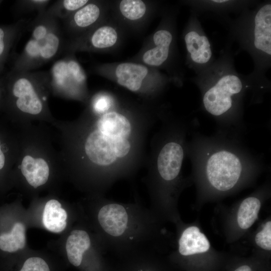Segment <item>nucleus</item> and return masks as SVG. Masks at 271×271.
<instances>
[{
	"label": "nucleus",
	"mask_w": 271,
	"mask_h": 271,
	"mask_svg": "<svg viewBox=\"0 0 271 271\" xmlns=\"http://www.w3.org/2000/svg\"><path fill=\"white\" fill-rule=\"evenodd\" d=\"M261 206L258 198L248 197L241 203L237 212V220L239 227L243 229L250 227L257 218Z\"/></svg>",
	"instance_id": "nucleus-17"
},
{
	"label": "nucleus",
	"mask_w": 271,
	"mask_h": 271,
	"mask_svg": "<svg viewBox=\"0 0 271 271\" xmlns=\"http://www.w3.org/2000/svg\"><path fill=\"white\" fill-rule=\"evenodd\" d=\"M33 2H37V3H43V2H46L47 1H33Z\"/></svg>",
	"instance_id": "nucleus-30"
},
{
	"label": "nucleus",
	"mask_w": 271,
	"mask_h": 271,
	"mask_svg": "<svg viewBox=\"0 0 271 271\" xmlns=\"http://www.w3.org/2000/svg\"><path fill=\"white\" fill-rule=\"evenodd\" d=\"M148 72L145 66L131 63H121L115 70L117 83L132 92L141 91Z\"/></svg>",
	"instance_id": "nucleus-14"
},
{
	"label": "nucleus",
	"mask_w": 271,
	"mask_h": 271,
	"mask_svg": "<svg viewBox=\"0 0 271 271\" xmlns=\"http://www.w3.org/2000/svg\"><path fill=\"white\" fill-rule=\"evenodd\" d=\"M234 271H252V269L248 265H243L239 266Z\"/></svg>",
	"instance_id": "nucleus-29"
},
{
	"label": "nucleus",
	"mask_w": 271,
	"mask_h": 271,
	"mask_svg": "<svg viewBox=\"0 0 271 271\" xmlns=\"http://www.w3.org/2000/svg\"><path fill=\"white\" fill-rule=\"evenodd\" d=\"M20 271H50L46 262L39 257L28 258Z\"/></svg>",
	"instance_id": "nucleus-23"
},
{
	"label": "nucleus",
	"mask_w": 271,
	"mask_h": 271,
	"mask_svg": "<svg viewBox=\"0 0 271 271\" xmlns=\"http://www.w3.org/2000/svg\"><path fill=\"white\" fill-rule=\"evenodd\" d=\"M122 15L130 20H138L144 16L146 11L145 3L140 0H123L119 4Z\"/></svg>",
	"instance_id": "nucleus-19"
},
{
	"label": "nucleus",
	"mask_w": 271,
	"mask_h": 271,
	"mask_svg": "<svg viewBox=\"0 0 271 271\" xmlns=\"http://www.w3.org/2000/svg\"><path fill=\"white\" fill-rule=\"evenodd\" d=\"M97 240H93L92 235L83 228H76L71 231L68 236L65 249L68 259L75 266H80L83 255Z\"/></svg>",
	"instance_id": "nucleus-12"
},
{
	"label": "nucleus",
	"mask_w": 271,
	"mask_h": 271,
	"mask_svg": "<svg viewBox=\"0 0 271 271\" xmlns=\"http://www.w3.org/2000/svg\"><path fill=\"white\" fill-rule=\"evenodd\" d=\"M6 163V157L2 149V145L0 140V170L5 166Z\"/></svg>",
	"instance_id": "nucleus-27"
},
{
	"label": "nucleus",
	"mask_w": 271,
	"mask_h": 271,
	"mask_svg": "<svg viewBox=\"0 0 271 271\" xmlns=\"http://www.w3.org/2000/svg\"><path fill=\"white\" fill-rule=\"evenodd\" d=\"M38 133L22 134V156L19 165L21 174L27 183L34 188L46 184L49 180L53 164L55 163L48 142Z\"/></svg>",
	"instance_id": "nucleus-7"
},
{
	"label": "nucleus",
	"mask_w": 271,
	"mask_h": 271,
	"mask_svg": "<svg viewBox=\"0 0 271 271\" xmlns=\"http://www.w3.org/2000/svg\"><path fill=\"white\" fill-rule=\"evenodd\" d=\"M161 125L154 134L145 164L144 179L153 213L162 202L177 193L180 182L189 126L182 118L162 115Z\"/></svg>",
	"instance_id": "nucleus-5"
},
{
	"label": "nucleus",
	"mask_w": 271,
	"mask_h": 271,
	"mask_svg": "<svg viewBox=\"0 0 271 271\" xmlns=\"http://www.w3.org/2000/svg\"><path fill=\"white\" fill-rule=\"evenodd\" d=\"M225 46L212 65L191 80L199 90L201 109L215 120L218 129L241 134L250 87L246 76L235 69L232 46Z\"/></svg>",
	"instance_id": "nucleus-3"
},
{
	"label": "nucleus",
	"mask_w": 271,
	"mask_h": 271,
	"mask_svg": "<svg viewBox=\"0 0 271 271\" xmlns=\"http://www.w3.org/2000/svg\"><path fill=\"white\" fill-rule=\"evenodd\" d=\"M93 196V225L103 249L122 253L149 249L157 232L156 216L138 203Z\"/></svg>",
	"instance_id": "nucleus-4"
},
{
	"label": "nucleus",
	"mask_w": 271,
	"mask_h": 271,
	"mask_svg": "<svg viewBox=\"0 0 271 271\" xmlns=\"http://www.w3.org/2000/svg\"><path fill=\"white\" fill-rule=\"evenodd\" d=\"M224 26L228 31L226 44L236 43L238 52L244 51L252 59L253 69L245 75L250 87L249 103H261L270 90L266 73L271 67V1H259Z\"/></svg>",
	"instance_id": "nucleus-6"
},
{
	"label": "nucleus",
	"mask_w": 271,
	"mask_h": 271,
	"mask_svg": "<svg viewBox=\"0 0 271 271\" xmlns=\"http://www.w3.org/2000/svg\"><path fill=\"white\" fill-rule=\"evenodd\" d=\"M47 30L44 26H37L34 30L33 33V37L35 40L40 41L43 39L47 35Z\"/></svg>",
	"instance_id": "nucleus-26"
},
{
	"label": "nucleus",
	"mask_w": 271,
	"mask_h": 271,
	"mask_svg": "<svg viewBox=\"0 0 271 271\" xmlns=\"http://www.w3.org/2000/svg\"><path fill=\"white\" fill-rule=\"evenodd\" d=\"M183 39L186 50V63L195 75L207 69L216 60L210 41L199 17L195 14H190Z\"/></svg>",
	"instance_id": "nucleus-8"
},
{
	"label": "nucleus",
	"mask_w": 271,
	"mask_h": 271,
	"mask_svg": "<svg viewBox=\"0 0 271 271\" xmlns=\"http://www.w3.org/2000/svg\"><path fill=\"white\" fill-rule=\"evenodd\" d=\"M99 15V8L93 4H90L78 10L75 13L74 19L78 26L86 27L94 23Z\"/></svg>",
	"instance_id": "nucleus-20"
},
{
	"label": "nucleus",
	"mask_w": 271,
	"mask_h": 271,
	"mask_svg": "<svg viewBox=\"0 0 271 271\" xmlns=\"http://www.w3.org/2000/svg\"><path fill=\"white\" fill-rule=\"evenodd\" d=\"M259 1L248 0H192L184 3L190 7L191 13L215 18L224 24L231 18V14L238 15L243 10L254 7Z\"/></svg>",
	"instance_id": "nucleus-9"
},
{
	"label": "nucleus",
	"mask_w": 271,
	"mask_h": 271,
	"mask_svg": "<svg viewBox=\"0 0 271 271\" xmlns=\"http://www.w3.org/2000/svg\"><path fill=\"white\" fill-rule=\"evenodd\" d=\"M114 107L63 125L64 164L92 195L137 174L145 163L148 133L161 116Z\"/></svg>",
	"instance_id": "nucleus-1"
},
{
	"label": "nucleus",
	"mask_w": 271,
	"mask_h": 271,
	"mask_svg": "<svg viewBox=\"0 0 271 271\" xmlns=\"http://www.w3.org/2000/svg\"><path fill=\"white\" fill-rule=\"evenodd\" d=\"M68 213L57 199H51L45 204L42 222L48 231L56 233L63 232L67 225Z\"/></svg>",
	"instance_id": "nucleus-15"
},
{
	"label": "nucleus",
	"mask_w": 271,
	"mask_h": 271,
	"mask_svg": "<svg viewBox=\"0 0 271 271\" xmlns=\"http://www.w3.org/2000/svg\"><path fill=\"white\" fill-rule=\"evenodd\" d=\"M256 244L261 248L271 249V221H267L262 229L257 233L255 237Z\"/></svg>",
	"instance_id": "nucleus-22"
},
{
	"label": "nucleus",
	"mask_w": 271,
	"mask_h": 271,
	"mask_svg": "<svg viewBox=\"0 0 271 271\" xmlns=\"http://www.w3.org/2000/svg\"><path fill=\"white\" fill-rule=\"evenodd\" d=\"M67 66L74 79L77 82H83L85 77L79 65L74 61H70Z\"/></svg>",
	"instance_id": "nucleus-24"
},
{
	"label": "nucleus",
	"mask_w": 271,
	"mask_h": 271,
	"mask_svg": "<svg viewBox=\"0 0 271 271\" xmlns=\"http://www.w3.org/2000/svg\"><path fill=\"white\" fill-rule=\"evenodd\" d=\"M173 39V33L168 29L156 31L153 37L155 47L144 53V62L153 66H161L166 63L169 59Z\"/></svg>",
	"instance_id": "nucleus-11"
},
{
	"label": "nucleus",
	"mask_w": 271,
	"mask_h": 271,
	"mask_svg": "<svg viewBox=\"0 0 271 271\" xmlns=\"http://www.w3.org/2000/svg\"><path fill=\"white\" fill-rule=\"evenodd\" d=\"M26 244V229L25 225L17 222L11 231L0 234V249L8 252H14L23 249Z\"/></svg>",
	"instance_id": "nucleus-16"
},
{
	"label": "nucleus",
	"mask_w": 271,
	"mask_h": 271,
	"mask_svg": "<svg viewBox=\"0 0 271 271\" xmlns=\"http://www.w3.org/2000/svg\"><path fill=\"white\" fill-rule=\"evenodd\" d=\"M87 0H65L63 2L64 7L69 11H74L85 5Z\"/></svg>",
	"instance_id": "nucleus-25"
},
{
	"label": "nucleus",
	"mask_w": 271,
	"mask_h": 271,
	"mask_svg": "<svg viewBox=\"0 0 271 271\" xmlns=\"http://www.w3.org/2000/svg\"><path fill=\"white\" fill-rule=\"evenodd\" d=\"M142 271H143V270L142 269Z\"/></svg>",
	"instance_id": "nucleus-31"
},
{
	"label": "nucleus",
	"mask_w": 271,
	"mask_h": 271,
	"mask_svg": "<svg viewBox=\"0 0 271 271\" xmlns=\"http://www.w3.org/2000/svg\"><path fill=\"white\" fill-rule=\"evenodd\" d=\"M210 243L199 228L192 226L186 228L178 240V251L183 256H188L207 251Z\"/></svg>",
	"instance_id": "nucleus-13"
},
{
	"label": "nucleus",
	"mask_w": 271,
	"mask_h": 271,
	"mask_svg": "<svg viewBox=\"0 0 271 271\" xmlns=\"http://www.w3.org/2000/svg\"><path fill=\"white\" fill-rule=\"evenodd\" d=\"M4 32L3 30L0 28V55H1L4 50L5 44L4 42Z\"/></svg>",
	"instance_id": "nucleus-28"
},
{
	"label": "nucleus",
	"mask_w": 271,
	"mask_h": 271,
	"mask_svg": "<svg viewBox=\"0 0 271 271\" xmlns=\"http://www.w3.org/2000/svg\"><path fill=\"white\" fill-rule=\"evenodd\" d=\"M240 135L218 129L210 136L195 132L186 142V156L195 172L217 192L232 190L246 174L258 171L264 164L261 156L242 142Z\"/></svg>",
	"instance_id": "nucleus-2"
},
{
	"label": "nucleus",
	"mask_w": 271,
	"mask_h": 271,
	"mask_svg": "<svg viewBox=\"0 0 271 271\" xmlns=\"http://www.w3.org/2000/svg\"><path fill=\"white\" fill-rule=\"evenodd\" d=\"M37 42L39 55L45 59L50 58L56 54L59 44L58 38L53 33L47 34L43 39Z\"/></svg>",
	"instance_id": "nucleus-21"
},
{
	"label": "nucleus",
	"mask_w": 271,
	"mask_h": 271,
	"mask_svg": "<svg viewBox=\"0 0 271 271\" xmlns=\"http://www.w3.org/2000/svg\"><path fill=\"white\" fill-rule=\"evenodd\" d=\"M13 92L17 97L16 105L24 113L36 115L43 110V104L30 81L20 78L14 85Z\"/></svg>",
	"instance_id": "nucleus-10"
},
{
	"label": "nucleus",
	"mask_w": 271,
	"mask_h": 271,
	"mask_svg": "<svg viewBox=\"0 0 271 271\" xmlns=\"http://www.w3.org/2000/svg\"><path fill=\"white\" fill-rule=\"evenodd\" d=\"M117 39V34L115 29L109 26H103L94 33L91 43L94 47L103 49L113 46Z\"/></svg>",
	"instance_id": "nucleus-18"
}]
</instances>
